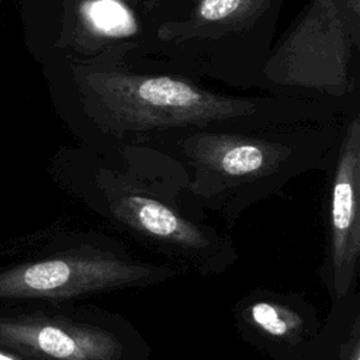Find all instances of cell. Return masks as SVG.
I'll use <instances>...</instances> for the list:
<instances>
[{
  "label": "cell",
  "mask_w": 360,
  "mask_h": 360,
  "mask_svg": "<svg viewBox=\"0 0 360 360\" xmlns=\"http://www.w3.org/2000/svg\"><path fill=\"white\" fill-rule=\"evenodd\" d=\"M349 117L330 108L256 117L159 132L136 145L172 158L183 169L187 195L229 208L308 172L326 170Z\"/></svg>",
  "instance_id": "6da1fadb"
},
{
  "label": "cell",
  "mask_w": 360,
  "mask_h": 360,
  "mask_svg": "<svg viewBox=\"0 0 360 360\" xmlns=\"http://www.w3.org/2000/svg\"><path fill=\"white\" fill-rule=\"evenodd\" d=\"M70 70L93 145H136L166 131L330 108L276 94L231 96L184 75L122 60L72 65Z\"/></svg>",
  "instance_id": "7a4b0ae2"
},
{
  "label": "cell",
  "mask_w": 360,
  "mask_h": 360,
  "mask_svg": "<svg viewBox=\"0 0 360 360\" xmlns=\"http://www.w3.org/2000/svg\"><path fill=\"white\" fill-rule=\"evenodd\" d=\"M287 0H158L155 24L129 65L263 87V69Z\"/></svg>",
  "instance_id": "3957f363"
},
{
  "label": "cell",
  "mask_w": 360,
  "mask_h": 360,
  "mask_svg": "<svg viewBox=\"0 0 360 360\" xmlns=\"http://www.w3.org/2000/svg\"><path fill=\"white\" fill-rule=\"evenodd\" d=\"M359 53L360 17L349 0H309L271 48L264 91L350 115L359 110Z\"/></svg>",
  "instance_id": "277c9868"
},
{
  "label": "cell",
  "mask_w": 360,
  "mask_h": 360,
  "mask_svg": "<svg viewBox=\"0 0 360 360\" xmlns=\"http://www.w3.org/2000/svg\"><path fill=\"white\" fill-rule=\"evenodd\" d=\"M60 39L72 65L127 60L138 53L153 27L146 3L65 0Z\"/></svg>",
  "instance_id": "5b68a950"
},
{
  "label": "cell",
  "mask_w": 360,
  "mask_h": 360,
  "mask_svg": "<svg viewBox=\"0 0 360 360\" xmlns=\"http://www.w3.org/2000/svg\"><path fill=\"white\" fill-rule=\"evenodd\" d=\"M143 266L98 256H62L25 263L0 273V298H59L139 283Z\"/></svg>",
  "instance_id": "8992f818"
},
{
  "label": "cell",
  "mask_w": 360,
  "mask_h": 360,
  "mask_svg": "<svg viewBox=\"0 0 360 360\" xmlns=\"http://www.w3.org/2000/svg\"><path fill=\"white\" fill-rule=\"evenodd\" d=\"M326 172L329 177V245L333 288L343 297L360 253V110L350 114Z\"/></svg>",
  "instance_id": "52a82bcc"
},
{
  "label": "cell",
  "mask_w": 360,
  "mask_h": 360,
  "mask_svg": "<svg viewBox=\"0 0 360 360\" xmlns=\"http://www.w3.org/2000/svg\"><path fill=\"white\" fill-rule=\"evenodd\" d=\"M0 345L37 360H117L122 350L107 330L49 318H0Z\"/></svg>",
  "instance_id": "ba28073f"
},
{
  "label": "cell",
  "mask_w": 360,
  "mask_h": 360,
  "mask_svg": "<svg viewBox=\"0 0 360 360\" xmlns=\"http://www.w3.org/2000/svg\"><path fill=\"white\" fill-rule=\"evenodd\" d=\"M250 321L267 335L276 338H291L302 325L301 318L283 305L274 302H256L249 309Z\"/></svg>",
  "instance_id": "9c48e42d"
},
{
  "label": "cell",
  "mask_w": 360,
  "mask_h": 360,
  "mask_svg": "<svg viewBox=\"0 0 360 360\" xmlns=\"http://www.w3.org/2000/svg\"><path fill=\"white\" fill-rule=\"evenodd\" d=\"M342 360H360V339L357 329L354 330V336L350 339L347 347H345Z\"/></svg>",
  "instance_id": "30bf717a"
},
{
  "label": "cell",
  "mask_w": 360,
  "mask_h": 360,
  "mask_svg": "<svg viewBox=\"0 0 360 360\" xmlns=\"http://www.w3.org/2000/svg\"><path fill=\"white\" fill-rule=\"evenodd\" d=\"M0 360H22V359L10 353V352H1L0 350Z\"/></svg>",
  "instance_id": "8fae6325"
},
{
  "label": "cell",
  "mask_w": 360,
  "mask_h": 360,
  "mask_svg": "<svg viewBox=\"0 0 360 360\" xmlns=\"http://www.w3.org/2000/svg\"><path fill=\"white\" fill-rule=\"evenodd\" d=\"M350 7L356 15L360 17V0H349Z\"/></svg>",
  "instance_id": "7c38bea8"
},
{
  "label": "cell",
  "mask_w": 360,
  "mask_h": 360,
  "mask_svg": "<svg viewBox=\"0 0 360 360\" xmlns=\"http://www.w3.org/2000/svg\"><path fill=\"white\" fill-rule=\"evenodd\" d=\"M129 1H134V3H146V1H158V0H129Z\"/></svg>",
  "instance_id": "4fadbf2b"
}]
</instances>
